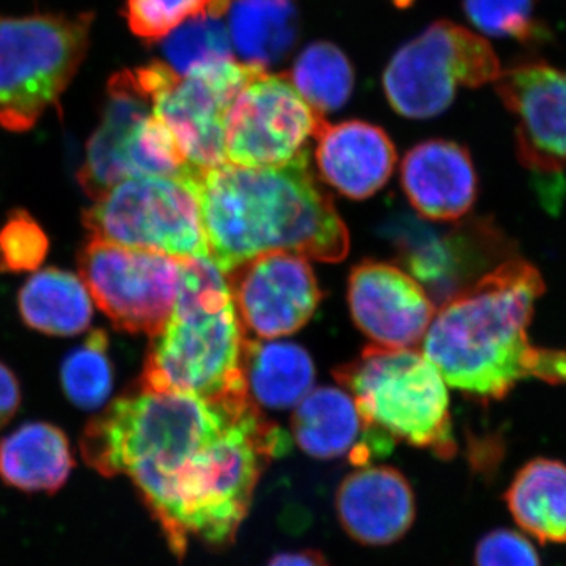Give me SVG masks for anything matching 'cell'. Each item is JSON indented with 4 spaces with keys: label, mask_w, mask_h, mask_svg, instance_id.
I'll return each instance as SVG.
<instances>
[{
    "label": "cell",
    "mask_w": 566,
    "mask_h": 566,
    "mask_svg": "<svg viewBox=\"0 0 566 566\" xmlns=\"http://www.w3.org/2000/svg\"><path fill=\"white\" fill-rule=\"evenodd\" d=\"M475 566H542V562L526 536L497 528L476 545Z\"/></svg>",
    "instance_id": "4dcf8cb0"
},
{
    "label": "cell",
    "mask_w": 566,
    "mask_h": 566,
    "mask_svg": "<svg viewBox=\"0 0 566 566\" xmlns=\"http://www.w3.org/2000/svg\"><path fill=\"white\" fill-rule=\"evenodd\" d=\"M528 378H538L551 385H566V352L535 348Z\"/></svg>",
    "instance_id": "1f68e13d"
},
{
    "label": "cell",
    "mask_w": 566,
    "mask_h": 566,
    "mask_svg": "<svg viewBox=\"0 0 566 566\" xmlns=\"http://www.w3.org/2000/svg\"><path fill=\"white\" fill-rule=\"evenodd\" d=\"M93 238L175 259L210 256L193 175H145L112 186L84 216Z\"/></svg>",
    "instance_id": "52a82bcc"
},
{
    "label": "cell",
    "mask_w": 566,
    "mask_h": 566,
    "mask_svg": "<svg viewBox=\"0 0 566 566\" xmlns=\"http://www.w3.org/2000/svg\"><path fill=\"white\" fill-rule=\"evenodd\" d=\"M82 281L115 326L161 333L180 289L181 259L91 237L80 255Z\"/></svg>",
    "instance_id": "30bf717a"
},
{
    "label": "cell",
    "mask_w": 566,
    "mask_h": 566,
    "mask_svg": "<svg viewBox=\"0 0 566 566\" xmlns=\"http://www.w3.org/2000/svg\"><path fill=\"white\" fill-rule=\"evenodd\" d=\"M316 139L319 174L349 199H368L392 177L397 150L379 126L359 120L326 123Z\"/></svg>",
    "instance_id": "ac0fdd59"
},
{
    "label": "cell",
    "mask_w": 566,
    "mask_h": 566,
    "mask_svg": "<svg viewBox=\"0 0 566 566\" xmlns=\"http://www.w3.org/2000/svg\"><path fill=\"white\" fill-rule=\"evenodd\" d=\"M244 374L255 403L271 409H289L311 392L315 365L300 345L248 338Z\"/></svg>",
    "instance_id": "7402d4cb"
},
{
    "label": "cell",
    "mask_w": 566,
    "mask_h": 566,
    "mask_svg": "<svg viewBox=\"0 0 566 566\" xmlns=\"http://www.w3.org/2000/svg\"><path fill=\"white\" fill-rule=\"evenodd\" d=\"M401 185L416 211L431 221H457L471 211L476 199L471 155L450 140L416 145L401 164Z\"/></svg>",
    "instance_id": "e0dca14e"
},
{
    "label": "cell",
    "mask_w": 566,
    "mask_h": 566,
    "mask_svg": "<svg viewBox=\"0 0 566 566\" xmlns=\"http://www.w3.org/2000/svg\"><path fill=\"white\" fill-rule=\"evenodd\" d=\"M126 21L134 35L144 41L166 39L182 22L212 13L226 14L230 0H125Z\"/></svg>",
    "instance_id": "83f0119b"
},
{
    "label": "cell",
    "mask_w": 566,
    "mask_h": 566,
    "mask_svg": "<svg viewBox=\"0 0 566 566\" xmlns=\"http://www.w3.org/2000/svg\"><path fill=\"white\" fill-rule=\"evenodd\" d=\"M289 447V434L264 419L251 395L229 405L142 495L175 556L185 557L192 542L233 545L264 468Z\"/></svg>",
    "instance_id": "7a4b0ae2"
},
{
    "label": "cell",
    "mask_w": 566,
    "mask_h": 566,
    "mask_svg": "<svg viewBox=\"0 0 566 566\" xmlns=\"http://www.w3.org/2000/svg\"><path fill=\"white\" fill-rule=\"evenodd\" d=\"M495 92L516 117L517 158L536 174L566 169V71L523 63L501 71Z\"/></svg>",
    "instance_id": "4fadbf2b"
},
{
    "label": "cell",
    "mask_w": 566,
    "mask_h": 566,
    "mask_svg": "<svg viewBox=\"0 0 566 566\" xmlns=\"http://www.w3.org/2000/svg\"><path fill=\"white\" fill-rule=\"evenodd\" d=\"M248 338L227 275L210 256L181 259L174 311L155 335L140 389L211 400L249 392L244 374Z\"/></svg>",
    "instance_id": "277c9868"
},
{
    "label": "cell",
    "mask_w": 566,
    "mask_h": 566,
    "mask_svg": "<svg viewBox=\"0 0 566 566\" xmlns=\"http://www.w3.org/2000/svg\"><path fill=\"white\" fill-rule=\"evenodd\" d=\"M237 314L256 338L285 337L314 316L322 290L311 264L292 252L253 256L227 274Z\"/></svg>",
    "instance_id": "7c38bea8"
},
{
    "label": "cell",
    "mask_w": 566,
    "mask_h": 566,
    "mask_svg": "<svg viewBox=\"0 0 566 566\" xmlns=\"http://www.w3.org/2000/svg\"><path fill=\"white\" fill-rule=\"evenodd\" d=\"M464 11L479 31L499 39L528 41L539 31L535 0H464Z\"/></svg>",
    "instance_id": "f1b7e54d"
},
{
    "label": "cell",
    "mask_w": 566,
    "mask_h": 566,
    "mask_svg": "<svg viewBox=\"0 0 566 566\" xmlns=\"http://www.w3.org/2000/svg\"><path fill=\"white\" fill-rule=\"evenodd\" d=\"M289 77L305 102L322 114L340 109L353 93L352 63L344 51L326 41L308 44Z\"/></svg>",
    "instance_id": "d4e9b609"
},
{
    "label": "cell",
    "mask_w": 566,
    "mask_h": 566,
    "mask_svg": "<svg viewBox=\"0 0 566 566\" xmlns=\"http://www.w3.org/2000/svg\"><path fill=\"white\" fill-rule=\"evenodd\" d=\"M501 62L485 39L439 21L394 55L385 71V92L395 112L408 118L442 114L458 88L495 82Z\"/></svg>",
    "instance_id": "ba28073f"
},
{
    "label": "cell",
    "mask_w": 566,
    "mask_h": 566,
    "mask_svg": "<svg viewBox=\"0 0 566 566\" xmlns=\"http://www.w3.org/2000/svg\"><path fill=\"white\" fill-rule=\"evenodd\" d=\"M517 526L539 543H566V464L535 458L521 468L504 495Z\"/></svg>",
    "instance_id": "44dd1931"
},
{
    "label": "cell",
    "mask_w": 566,
    "mask_h": 566,
    "mask_svg": "<svg viewBox=\"0 0 566 566\" xmlns=\"http://www.w3.org/2000/svg\"><path fill=\"white\" fill-rule=\"evenodd\" d=\"M543 293L534 264L505 259L447 297L424 334V356L460 392L502 400L531 375L527 331Z\"/></svg>",
    "instance_id": "3957f363"
},
{
    "label": "cell",
    "mask_w": 566,
    "mask_h": 566,
    "mask_svg": "<svg viewBox=\"0 0 566 566\" xmlns=\"http://www.w3.org/2000/svg\"><path fill=\"white\" fill-rule=\"evenodd\" d=\"M268 566H333L323 553L315 549L296 551V553H283L271 558Z\"/></svg>",
    "instance_id": "836d02e7"
},
{
    "label": "cell",
    "mask_w": 566,
    "mask_h": 566,
    "mask_svg": "<svg viewBox=\"0 0 566 566\" xmlns=\"http://www.w3.org/2000/svg\"><path fill=\"white\" fill-rule=\"evenodd\" d=\"M335 378L349 390L365 422L394 442L433 450L442 460L455 455L447 382L424 354L367 346L338 367Z\"/></svg>",
    "instance_id": "5b68a950"
},
{
    "label": "cell",
    "mask_w": 566,
    "mask_h": 566,
    "mask_svg": "<svg viewBox=\"0 0 566 566\" xmlns=\"http://www.w3.org/2000/svg\"><path fill=\"white\" fill-rule=\"evenodd\" d=\"M335 506L346 534L367 546L392 545L416 520L411 485L400 471L387 465H360L346 476Z\"/></svg>",
    "instance_id": "9a60e30c"
},
{
    "label": "cell",
    "mask_w": 566,
    "mask_h": 566,
    "mask_svg": "<svg viewBox=\"0 0 566 566\" xmlns=\"http://www.w3.org/2000/svg\"><path fill=\"white\" fill-rule=\"evenodd\" d=\"M232 40L222 14L212 11L182 22L163 44L164 63L180 76L232 61Z\"/></svg>",
    "instance_id": "484cf974"
},
{
    "label": "cell",
    "mask_w": 566,
    "mask_h": 566,
    "mask_svg": "<svg viewBox=\"0 0 566 566\" xmlns=\"http://www.w3.org/2000/svg\"><path fill=\"white\" fill-rule=\"evenodd\" d=\"M48 238L24 211L14 212L0 230V270L32 271L48 252Z\"/></svg>",
    "instance_id": "f546056e"
},
{
    "label": "cell",
    "mask_w": 566,
    "mask_h": 566,
    "mask_svg": "<svg viewBox=\"0 0 566 566\" xmlns=\"http://www.w3.org/2000/svg\"><path fill=\"white\" fill-rule=\"evenodd\" d=\"M230 40L249 65H273L296 41L293 0H230Z\"/></svg>",
    "instance_id": "cb8c5ba5"
},
{
    "label": "cell",
    "mask_w": 566,
    "mask_h": 566,
    "mask_svg": "<svg viewBox=\"0 0 566 566\" xmlns=\"http://www.w3.org/2000/svg\"><path fill=\"white\" fill-rule=\"evenodd\" d=\"M262 66L234 61L180 76L167 63L136 70L153 112L174 133L192 174L227 164L223 125L234 96Z\"/></svg>",
    "instance_id": "9c48e42d"
},
{
    "label": "cell",
    "mask_w": 566,
    "mask_h": 566,
    "mask_svg": "<svg viewBox=\"0 0 566 566\" xmlns=\"http://www.w3.org/2000/svg\"><path fill=\"white\" fill-rule=\"evenodd\" d=\"M354 323L375 345L412 348L423 340L434 316L433 301L401 268L382 262L357 264L348 282Z\"/></svg>",
    "instance_id": "5bb4252c"
},
{
    "label": "cell",
    "mask_w": 566,
    "mask_h": 566,
    "mask_svg": "<svg viewBox=\"0 0 566 566\" xmlns=\"http://www.w3.org/2000/svg\"><path fill=\"white\" fill-rule=\"evenodd\" d=\"M21 394L17 378L6 365L0 364V427L11 419L20 406Z\"/></svg>",
    "instance_id": "d6a6232c"
},
{
    "label": "cell",
    "mask_w": 566,
    "mask_h": 566,
    "mask_svg": "<svg viewBox=\"0 0 566 566\" xmlns=\"http://www.w3.org/2000/svg\"><path fill=\"white\" fill-rule=\"evenodd\" d=\"M62 382L70 400L81 408L95 409L106 401L112 389V368L103 331H95L81 348L66 357Z\"/></svg>",
    "instance_id": "4316f807"
},
{
    "label": "cell",
    "mask_w": 566,
    "mask_h": 566,
    "mask_svg": "<svg viewBox=\"0 0 566 566\" xmlns=\"http://www.w3.org/2000/svg\"><path fill=\"white\" fill-rule=\"evenodd\" d=\"M28 326L51 335H76L92 322V297L82 279L48 268L29 279L20 293Z\"/></svg>",
    "instance_id": "603a6c76"
},
{
    "label": "cell",
    "mask_w": 566,
    "mask_h": 566,
    "mask_svg": "<svg viewBox=\"0 0 566 566\" xmlns=\"http://www.w3.org/2000/svg\"><path fill=\"white\" fill-rule=\"evenodd\" d=\"M324 125L322 112L305 102L290 77L256 70L227 111V163L283 166L307 153V142L318 136Z\"/></svg>",
    "instance_id": "8fae6325"
},
{
    "label": "cell",
    "mask_w": 566,
    "mask_h": 566,
    "mask_svg": "<svg viewBox=\"0 0 566 566\" xmlns=\"http://www.w3.org/2000/svg\"><path fill=\"white\" fill-rule=\"evenodd\" d=\"M74 461L69 439L50 423H28L0 442V480L25 493H55Z\"/></svg>",
    "instance_id": "ffe728a7"
},
{
    "label": "cell",
    "mask_w": 566,
    "mask_h": 566,
    "mask_svg": "<svg viewBox=\"0 0 566 566\" xmlns=\"http://www.w3.org/2000/svg\"><path fill=\"white\" fill-rule=\"evenodd\" d=\"M394 2L397 3L398 7H406L409 6L412 0H394Z\"/></svg>",
    "instance_id": "e575fe53"
},
{
    "label": "cell",
    "mask_w": 566,
    "mask_h": 566,
    "mask_svg": "<svg viewBox=\"0 0 566 566\" xmlns=\"http://www.w3.org/2000/svg\"><path fill=\"white\" fill-rule=\"evenodd\" d=\"M293 438L305 453L322 460L348 457L356 465L386 457L395 442L365 422L352 394L335 387L311 390L296 406Z\"/></svg>",
    "instance_id": "2e32d148"
},
{
    "label": "cell",
    "mask_w": 566,
    "mask_h": 566,
    "mask_svg": "<svg viewBox=\"0 0 566 566\" xmlns=\"http://www.w3.org/2000/svg\"><path fill=\"white\" fill-rule=\"evenodd\" d=\"M208 253L223 274L283 251L340 262L349 234L308 167V153L273 167L222 164L193 175Z\"/></svg>",
    "instance_id": "6da1fadb"
},
{
    "label": "cell",
    "mask_w": 566,
    "mask_h": 566,
    "mask_svg": "<svg viewBox=\"0 0 566 566\" xmlns=\"http://www.w3.org/2000/svg\"><path fill=\"white\" fill-rule=\"evenodd\" d=\"M92 13L0 17V128L22 133L61 99L87 55Z\"/></svg>",
    "instance_id": "8992f818"
},
{
    "label": "cell",
    "mask_w": 566,
    "mask_h": 566,
    "mask_svg": "<svg viewBox=\"0 0 566 566\" xmlns=\"http://www.w3.org/2000/svg\"><path fill=\"white\" fill-rule=\"evenodd\" d=\"M153 112V99L136 71L114 74L107 85L102 123L87 144L80 170L82 189L93 200L123 181L122 153L129 134Z\"/></svg>",
    "instance_id": "d6986e66"
}]
</instances>
